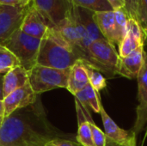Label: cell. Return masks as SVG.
<instances>
[{
    "instance_id": "33",
    "label": "cell",
    "mask_w": 147,
    "mask_h": 146,
    "mask_svg": "<svg viewBox=\"0 0 147 146\" xmlns=\"http://www.w3.org/2000/svg\"><path fill=\"white\" fill-rule=\"evenodd\" d=\"M3 120H4V118H3V117H2V116H0V126L2 125V123H3Z\"/></svg>"
},
{
    "instance_id": "35",
    "label": "cell",
    "mask_w": 147,
    "mask_h": 146,
    "mask_svg": "<svg viewBox=\"0 0 147 146\" xmlns=\"http://www.w3.org/2000/svg\"><path fill=\"white\" fill-rule=\"evenodd\" d=\"M146 40H147V38H146Z\"/></svg>"
},
{
    "instance_id": "28",
    "label": "cell",
    "mask_w": 147,
    "mask_h": 146,
    "mask_svg": "<svg viewBox=\"0 0 147 146\" xmlns=\"http://www.w3.org/2000/svg\"><path fill=\"white\" fill-rule=\"evenodd\" d=\"M32 3V0H0V5L11 7H28Z\"/></svg>"
},
{
    "instance_id": "23",
    "label": "cell",
    "mask_w": 147,
    "mask_h": 146,
    "mask_svg": "<svg viewBox=\"0 0 147 146\" xmlns=\"http://www.w3.org/2000/svg\"><path fill=\"white\" fill-rule=\"evenodd\" d=\"M80 103V102H79ZM81 107L83 108V111L85 114V116L87 117L88 119V121L90 123V129H91V133H92V139H93V142H94V145L95 146H106V142H107V137L104 133V132H102L96 125V123L94 122L93 119H92V116L89 111V108L81 104Z\"/></svg>"
},
{
    "instance_id": "2",
    "label": "cell",
    "mask_w": 147,
    "mask_h": 146,
    "mask_svg": "<svg viewBox=\"0 0 147 146\" xmlns=\"http://www.w3.org/2000/svg\"><path fill=\"white\" fill-rule=\"evenodd\" d=\"M80 59L73 47L54 28H48L40 40L37 64L59 70H69Z\"/></svg>"
},
{
    "instance_id": "13",
    "label": "cell",
    "mask_w": 147,
    "mask_h": 146,
    "mask_svg": "<svg viewBox=\"0 0 147 146\" xmlns=\"http://www.w3.org/2000/svg\"><path fill=\"white\" fill-rule=\"evenodd\" d=\"M145 42L146 36L140 25L136 20L130 18L127 22V34L121 41V45L118 46V53L120 57H126L139 46L145 45Z\"/></svg>"
},
{
    "instance_id": "17",
    "label": "cell",
    "mask_w": 147,
    "mask_h": 146,
    "mask_svg": "<svg viewBox=\"0 0 147 146\" xmlns=\"http://www.w3.org/2000/svg\"><path fill=\"white\" fill-rule=\"evenodd\" d=\"M73 10L78 20L84 26V29L86 30L90 42L95 41L96 40L104 39L103 35L102 34V33L100 32L99 28L96 24V22L94 20L93 11L87 9L75 7V6H73Z\"/></svg>"
},
{
    "instance_id": "3",
    "label": "cell",
    "mask_w": 147,
    "mask_h": 146,
    "mask_svg": "<svg viewBox=\"0 0 147 146\" xmlns=\"http://www.w3.org/2000/svg\"><path fill=\"white\" fill-rule=\"evenodd\" d=\"M40 40L41 39L30 36L18 28L3 45L16 57L20 65L28 71L37 64Z\"/></svg>"
},
{
    "instance_id": "32",
    "label": "cell",
    "mask_w": 147,
    "mask_h": 146,
    "mask_svg": "<svg viewBox=\"0 0 147 146\" xmlns=\"http://www.w3.org/2000/svg\"><path fill=\"white\" fill-rule=\"evenodd\" d=\"M4 114V107H3V100H0V116L3 117ZM4 118V117H3Z\"/></svg>"
},
{
    "instance_id": "25",
    "label": "cell",
    "mask_w": 147,
    "mask_h": 146,
    "mask_svg": "<svg viewBox=\"0 0 147 146\" xmlns=\"http://www.w3.org/2000/svg\"><path fill=\"white\" fill-rule=\"evenodd\" d=\"M138 22L147 38V0H139Z\"/></svg>"
},
{
    "instance_id": "27",
    "label": "cell",
    "mask_w": 147,
    "mask_h": 146,
    "mask_svg": "<svg viewBox=\"0 0 147 146\" xmlns=\"http://www.w3.org/2000/svg\"><path fill=\"white\" fill-rule=\"evenodd\" d=\"M45 146H83L78 142L67 139L65 138H56L47 143Z\"/></svg>"
},
{
    "instance_id": "9",
    "label": "cell",
    "mask_w": 147,
    "mask_h": 146,
    "mask_svg": "<svg viewBox=\"0 0 147 146\" xmlns=\"http://www.w3.org/2000/svg\"><path fill=\"white\" fill-rule=\"evenodd\" d=\"M37 96L32 89L29 82L23 87L11 92L3 100L4 107L3 117L6 118L18 109L34 104L38 99Z\"/></svg>"
},
{
    "instance_id": "15",
    "label": "cell",
    "mask_w": 147,
    "mask_h": 146,
    "mask_svg": "<svg viewBox=\"0 0 147 146\" xmlns=\"http://www.w3.org/2000/svg\"><path fill=\"white\" fill-rule=\"evenodd\" d=\"M94 20L103 37L115 46H117L115 11L94 12Z\"/></svg>"
},
{
    "instance_id": "31",
    "label": "cell",
    "mask_w": 147,
    "mask_h": 146,
    "mask_svg": "<svg viewBox=\"0 0 147 146\" xmlns=\"http://www.w3.org/2000/svg\"><path fill=\"white\" fill-rule=\"evenodd\" d=\"M106 146H121L116 143H115L114 141H112L111 139L107 138V142H106Z\"/></svg>"
},
{
    "instance_id": "8",
    "label": "cell",
    "mask_w": 147,
    "mask_h": 146,
    "mask_svg": "<svg viewBox=\"0 0 147 146\" xmlns=\"http://www.w3.org/2000/svg\"><path fill=\"white\" fill-rule=\"evenodd\" d=\"M27 8L0 5V44L20 28Z\"/></svg>"
},
{
    "instance_id": "12",
    "label": "cell",
    "mask_w": 147,
    "mask_h": 146,
    "mask_svg": "<svg viewBox=\"0 0 147 146\" xmlns=\"http://www.w3.org/2000/svg\"><path fill=\"white\" fill-rule=\"evenodd\" d=\"M145 57V45L139 46L126 57H120L117 75L128 79H137L144 65Z\"/></svg>"
},
{
    "instance_id": "20",
    "label": "cell",
    "mask_w": 147,
    "mask_h": 146,
    "mask_svg": "<svg viewBox=\"0 0 147 146\" xmlns=\"http://www.w3.org/2000/svg\"><path fill=\"white\" fill-rule=\"evenodd\" d=\"M115 25H116V42L119 46L125 38L127 30V22L130 19V16L126 9V8H121L115 9Z\"/></svg>"
},
{
    "instance_id": "5",
    "label": "cell",
    "mask_w": 147,
    "mask_h": 146,
    "mask_svg": "<svg viewBox=\"0 0 147 146\" xmlns=\"http://www.w3.org/2000/svg\"><path fill=\"white\" fill-rule=\"evenodd\" d=\"M69 70H59L55 68L35 65L28 71V82L36 95L58 89H67Z\"/></svg>"
},
{
    "instance_id": "18",
    "label": "cell",
    "mask_w": 147,
    "mask_h": 146,
    "mask_svg": "<svg viewBox=\"0 0 147 146\" xmlns=\"http://www.w3.org/2000/svg\"><path fill=\"white\" fill-rule=\"evenodd\" d=\"M75 106L78 117V133L76 140L83 146H95L90 123L83 111L79 102L77 99H75Z\"/></svg>"
},
{
    "instance_id": "7",
    "label": "cell",
    "mask_w": 147,
    "mask_h": 146,
    "mask_svg": "<svg viewBox=\"0 0 147 146\" xmlns=\"http://www.w3.org/2000/svg\"><path fill=\"white\" fill-rule=\"evenodd\" d=\"M137 80L139 105L136 108V120L132 129L136 136L143 132L147 124V51H146L144 65Z\"/></svg>"
},
{
    "instance_id": "34",
    "label": "cell",
    "mask_w": 147,
    "mask_h": 146,
    "mask_svg": "<svg viewBox=\"0 0 147 146\" xmlns=\"http://www.w3.org/2000/svg\"><path fill=\"white\" fill-rule=\"evenodd\" d=\"M146 137H147V124H146V135H145V137H144V141L146 139Z\"/></svg>"
},
{
    "instance_id": "4",
    "label": "cell",
    "mask_w": 147,
    "mask_h": 146,
    "mask_svg": "<svg viewBox=\"0 0 147 146\" xmlns=\"http://www.w3.org/2000/svg\"><path fill=\"white\" fill-rule=\"evenodd\" d=\"M88 53L92 68L108 77L117 75L120 55L115 46L105 38L92 41L88 46Z\"/></svg>"
},
{
    "instance_id": "10",
    "label": "cell",
    "mask_w": 147,
    "mask_h": 146,
    "mask_svg": "<svg viewBox=\"0 0 147 146\" xmlns=\"http://www.w3.org/2000/svg\"><path fill=\"white\" fill-rule=\"evenodd\" d=\"M48 28L50 26L47 20L31 3L27 8L20 29L30 36L42 39Z\"/></svg>"
},
{
    "instance_id": "24",
    "label": "cell",
    "mask_w": 147,
    "mask_h": 146,
    "mask_svg": "<svg viewBox=\"0 0 147 146\" xmlns=\"http://www.w3.org/2000/svg\"><path fill=\"white\" fill-rule=\"evenodd\" d=\"M86 69L89 77V83L94 88L95 90L100 92L102 89L107 87V80L102 72L96 71V69L90 66L86 62Z\"/></svg>"
},
{
    "instance_id": "30",
    "label": "cell",
    "mask_w": 147,
    "mask_h": 146,
    "mask_svg": "<svg viewBox=\"0 0 147 146\" xmlns=\"http://www.w3.org/2000/svg\"><path fill=\"white\" fill-rule=\"evenodd\" d=\"M3 75L0 74V100H3Z\"/></svg>"
},
{
    "instance_id": "11",
    "label": "cell",
    "mask_w": 147,
    "mask_h": 146,
    "mask_svg": "<svg viewBox=\"0 0 147 146\" xmlns=\"http://www.w3.org/2000/svg\"><path fill=\"white\" fill-rule=\"evenodd\" d=\"M104 133L106 137L121 146H136V135L133 131H127L121 128L108 114L103 106L101 108Z\"/></svg>"
},
{
    "instance_id": "26",
    "label": "cell",
    "mask_w": 147,
    "mask_h": 146,
    "mask_svg": "<svg viewBox=\"0 0 147 146\" xmlns=\"http://www.w3.org/2000/svg\"><path fill=\"white\" fill-rule=\"evenodd\" d=\"M125 8L131 19L136 20L138 22V8L139 0H124Z\"/></svg>"
},
{
    "instance_id": "21",
    "label": "cell",
    "mask_w": 147,
    "mask_h": 146,
    "mask_svg": "<svg viewBox=\"0 0 147 146\" xmlns=\"http://www.w3.org/2000/svg\"><path fill=\"white\" fill-rule=\"evenodd\" d=\"M68 2L72 6L87 9L93 12L114 10L107 0H68Z\"/></svg>"
},
{
    "instance_id": "19",
    "label": "cell",
    "mask_w": 147,
    "mask_h": 146,
    "mask_svg": "<svg viewBox=\"0 0 147 146\" xmlns=\"http://www.w3.org/2000/svg\"><path fill=\"white\" fill-rule=\"evenodd\" d=\"M74 97L81 104L86 106L88 108H90L93 112L100 114L101 108L102 106L100 98V93L95 90L90 83L78 93H77Z\"/></svg>"
},
{
    "instance_id": "16",
    "label": "cell",
    "mask_w": 147,
    "mask_h": 146,
    "mask_svg": "<svg viewBox=\"0 0 147 146\" xmlns=\"http://www.w3.org/2000/svg\"><path fill=\"white\" fill-rule=\"evenodd\" d=\"M28 83V71L22 66H16L3 75V98L17 89Z\"/></svg>"
},
{
    "instance_id": "29",
    "label": "cell",
    "mask_w": 147,
    "mask_h": 146,
    "mask_svg": "<svg viewBox=\"0 0 147 146\" xmlns=\"http://www.w3.org/2000/svg\"><path fill=\"white\" fill-rule=\"evenodd\" d=\"M107 1L110 4V6L112 7V9L114 10L125 7V2H124V0H107Z\"/></svg>"
},
{
    "instance_id": "1",
    "label": "cell",
    "mask_w": 147,
    "mask_h": 146,
    "mask_svg": "<svg viewBox=\"0 0 147 146\" xmlns=\"http://www.w3.org/2000/svg\"><path fill=\"white\" fill-rule=\"evenodd\" d=\"M65 137L49 123L39 99L4 118L0 126V146H45Z\"/></svg>"
},
{
    "instance_id": "14",
    "label": "cell",
    "mask_w": 147,
    "mask_h": 146,
    "mask_svg": "<svg viewBox=\"0 0 147 146\" xmlns=\"http://www.w3.org/2000/svg\"><path fill=\"white\" fill-rule=\"evenodd\" d=\"M88 84L89 77L85 61L83 59H78L70 69L67 89L70 93L75 96Z\"/></svg>"
},
{
    "instance_id": "22",
    "label": "cell",
    "mask_w": 147,
    "mask_h": 146,
    "mask_svg": "<svg viewBox=\"0 0 147 146\" xmlns=\"http://www.w3.org/2000/svg\"><path fill=\"white\" fill-rule=\"evenodd\" d=\"M16 57L3 44H0V74L4 75L11 69L19 66Z\"/></svg>"
},
{
    "instance_id": "6",
    "label": "cell",
    "mask_w": 147,
    "mask_h": 146,
    "mask_svg": "<svg viewBox=\"0 0 147 146\" xmlns=\"http://www.w3.org/2000/svg\"><path fill=\"white\" fill-rule=\"evenodd\" d=\"M32 3L47 20L50 28L64 20L72 8L68 0H32Z\"/></svg>"
}]
</instances>
